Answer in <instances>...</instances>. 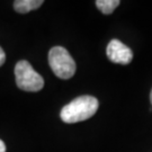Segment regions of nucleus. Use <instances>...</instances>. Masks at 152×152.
<instances>
[{
    "instance_id": "1",
    "label": "nucleus",
    "mask_w": 152,
    "mask_h": 152,
    "mask_svg": "<svg viewBox=\"0 0 152 152\" xmlns=\"http://www.w3.org/2000/svg\"><path fill=\"white\" fill-rule=\"evenodd\" d=\"M98 106L97 98L92 96L78 97L61 109V120L69 124L86 121L96 114Z\"/></svg>"
},
{
    "instance_id": "2",
    "label": "nucleus",
    "mask_w": 152,
    "mask_h": 152,
    "mask_svg": "<svg viewBox=\"0 0 152 152\" xmlns=\"http://www.w3.org/2000/svg\"><path fill=\"white\" fill-rule=\"evenodd\" d=\"M49 63L53 73L60 79H70L76 73V62L68 50L62 46H54L50 50Z\"/></svg>"
},
{
    "instance_id": "3",
    "label": "nucleus",
    "mask_w": 152,
    "mask_h": 152,
    "mask_svg": "<svg viewBox=\"0 0 152 152\" xmlns=\"http://www.w3.org/2000/svg\"><path fill=\"white\" fill-rule=\"evenodd\" d=\"M17 87L25 91H39L44 87V79L33 69L29 62L25 60L18 61L15 66Z\"/></svg>"
},
{
    "instance_id": "4",
    "label": "nucleus",
    "mask_w": 152,
    "mask_h": 152,
    "mask_svg": "<svg viewBox=\"0 0 152 152\" xmlns=\"http://www.w3.org/2000/svg\"><path fill=\"white\" fill-rule=\"evenodd\" d=\"M106 54L109 61L118 64H129L133 59L132 50L118 39H112L107 45Z\"/></svg>"
},
{
    "instance_id": "5",
    "label": "nucleus",
    "mask_w": 152,
    "mask_h": 152,
    "mask_svg": "<svg viewBox=\"0 0 152 152\" xmlns=\"http://www.w3.org/2000/svg\"><path fill=\"white\" fill-rule=\"evenodd\" d=\"M43 4V0H16L14 1V9L19 14H27L39 8Z\"/></svg>"
},
{
    "instance_id": "6",
    "label": "nucleus",
    "mask_w": 152,
    "mask_h": 152,
    "mask_svg": "<svg viewBox=\"0 0 152 152\" xmlns=\"http://www.w3.org/2000/svg\"><path fill=\"white\" fill-rule=\"evenodd\" d=\"M120 0H97L96 6L99 10L105 15H109L120 6Z\"/></svg>"
},
{
    "instance_id": "7",
    "label": "nucleus",
    "mask_w": 152,
    "mask_h": 152,
    "mask_svg": "<svg viewBox=\"0 0 152 152\" xmlns=\"http://www.w3.org/2000/svg\"><path fill=\"white\" fill-rule=\"evenodd\" d=\"M5 61H6V53L5 51L2 50V48L0 46V66L5 63Z\"/></svg>"
},
{
    "instance_id": "8",
    "label": "nucleus",
    "mask_w": 152,
    "mask_h": 152,
    "mask_svg": "<svg viewBox=\"0 0 152 152\" xmlns=\"http://www.w3.org/2000/svg\"><path fill=\"white\" fill-rule=\"evenodd\" d=\"M0 152H6V144L2 140H0Z\"/></svg>"
},
{
    "instance_id": "9",
    "label": "nucleus",
    "mask_w": 152,
    "mask_h": 152,
    "mask_svg": "<svg viewBox=\"0 0 152 152\" xmlns=\"http://www.w3.org/2000/svg\"><path fill=\"white\" fill-rule=\"evenodd\" d=\"M150 102H151V104H152V90H151V94H150Z\"/></svg>"
}]
</instances>
